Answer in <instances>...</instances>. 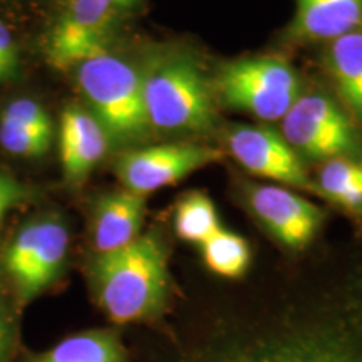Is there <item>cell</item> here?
Segmentation results:
<instances>
[{
	"label": "cell",
	"instance_id": "1",
	"mask_svg": "<svg viewBox=\"0 0 362 362\" xmlns=\"http://www.w3.org/2000/svg\"><path fill=\"white\" fill-rule=\"evenodd\" d=\"M148 362H362V260L312 296L178 315L149 327Z\"/></svg>",
	"mask_w": 362,
	"mask_h": 362
},
{
	"label": "cell",
	"instance_id": "2",
	"mask_svg": "<svg viewBox=\"0 0 362 362\" xmlns=\"http://www.w3.org/2000/svg\"><path fill=\"white\" fill-rule=\"evenodd\" d=\"M89 288L98 309L115 325L156 327L173 312L170 247L156 230L88 264Z\"/></svg>",
	"mask_w": 362,
	"mask_h": 362
},
{
	"label": "cell",
	"instance_id": "3",
	"mask_svg": "<svg viewBox=\"0 0 362 362\" xmlns=\"http://www.w3.org/2000/svg\"><path fill=\"white\" fill-rule=\"evenodd\" d=\"M143 98L151 129L202 134L215 124V86L189 54L165 52L141 71Z\"/></svg>",
	"mask_w": 362,
	"mask_h": 362
},
{
	"label": "cell",
	"instance_id": "4",
	"mask_svg": "<svg viewBox=\"0 0 362 362\" xmlns=\"http://www.w3.org/2000/svg\"><path fill=\"white\" fill-rule=\"evenodd\" d=\"M76 81L89 112L110 141L133 144L148 138L151 126L144 107L141 71L106 51L81 62Z\"/></svg>",
	"mask_w": 362,
	"mask_h": 362
},
{
	"label": "cell",
	"instance_id": "5",
	"mask_svg": "<svg viewBox=\"0 0 362 362\" xmlns=\"http://www.w3.org/2000/svg\"><path fill=\"white\" fill-rule=\"evenodd\" d=\"M71 233L57 215H42L22 225L4 252V272L21 305L51 288L64 274Z\"/></svg>",
	"mask_w": 362,
	"mask_h": 362
},
{
	"label": "cell",
	"instance_id": "6",
	"mask_svg": "<svg viewBox=\"0 0 362 362\" xmlns=\"http://www.w3.org/2000/svg\"><path fill=\"white\" fill-rule=\"evenodd\" d=\"M214 86L226 106L264 121L282 119L302 94L297 71L285 59L275 56L228 62L220 69Z\"/></svg>",
	"mask_w": 362,
	"mask_h": 362
},
{
	"label": "cell",
	"instance_id": "7",
	"mask_svg": "<svg viewBox=\"0 0 362 362\" xmlns=\"http://www.w3.org/2000/svg\"><path fill=\"white\" fill-rule=\"evenodd\" d=\"M282 136L297 155L312 160L357 158L362 153L359 129L324 94H300L282 117Z\"/></svg>",
	"mask_w": 362,
	"mask_h": 362
},
{
	"label": "cell",
	"instance_id": "8",
	"mask_svg": "<svg viewBox=\"0 0 362 362\" xmlns=\"http://www.w3.org/2000/svg\"><path fill=\"white\" fill-rule=\"evenodd\" d=\"M124 0H69L47 37L45 54L56 69H76L89 57L106 52V40Z\"/></svg>",
	"mask_w": 362,
	"mask_h": 362
},
{
	"label": "cell",
	"instance_id": "9",
	"mask_svg": "<svg viewBox=\"0 0 362 362\" xmlns=\"http://www.w3.org/2000/svg\"><path fill=\"white\" fill-rule=\"evenodd\" d=\"M220 158L218 149L203 144H156L123 153L116 163V173L124 189L146 197L156 189L175 185Z\"/></svg>",
	"mask_w": 362,
	"mask_h": 362
},
{
	"label": "cell",
	"instance_id": "10",
	"mask_svg": "<svg viewBox=\"0 0 362 362\" xmlns=\"http://www.w3.org/2000/svg\"><path fill=\"white\" fill-rule=\"evenodd\" d=\"M247 205L262 230L285 252L298 253L317 238L324 211L300 194L280 187H253Z\"/></svg>",
	"mask_w": 362,
	"mask_h": 362
},
{
	"label": "cell",
	"instance_id": "11",
	"mask_svg": "<svg viewBox=\"0 0 362 362\" xmlns=\"http://www.w3.org/2000/svg\"><path fill=\"white\" fill-rule=\"evenodd\" d=\"M230 153L240 165L262 178L315 192L300 156L282 134L262 126H235L226 134Z\"/></svg>",
	"mask_w": 362,
	"mask_h": 362
},
{
	"label": "cell",
	"instance_id": "12",
	"mask_svg": "<svg viewBox=\"0 0 362 362\" xmlns=\"http://www.w3.org/2000/svg\"><path fill=\"white\" fill-rule=\"evenodd\" d=\"M146 197L129 189L103 194L90 211L89 235L94 253L119 250L141 235Z\"/></svg>",
	"mask_w": 362,
	"mask_h": 362
},
{
	"label": "cell",
	"instance_id": "13",
	"mask_svg": "<svg viewBox=\"0 0 362 362\" xmlns=\"http://www.w3.org/2000/svg\"><path fill=\"white\" fill-rule=\"evenodd\" d=\"M110 138L98 119L81 107H66L59 121V156L69 183L88 178L110 148Z\"/></svg>",
	"mask_w": 362,
	"mask_h": 362
},
{
	"label": "cell",
	"instance_id": "14",
	"mask_svg": "<svg viewBox=\"0 0 362 362\" xmlns=\"http://www.w3.org/2000/svg\"><path fill=\"white\" fill-rule=\"evenodd\" d=\"M362 27V0H296L291 35L298 40H334Z\"/></svg>",
	"mask_w": 362,
	"mask_h": 362
},
{
	"label": "cell",
	"instance_id": "15",
	"mask_svg": "<svg viewBox=\"0 0 362 362\" xmlns=\"http://www.w3.org/2000/svg\"><path fill=\"white\" fill-rule=\"evenodd\" d=\"M25 362H131V354L119 330L99 327L72 334Z\"/></svg>",
	"mask_w": 362,
	"mask_h": 362
},
{
	"label": "cell",
	"instance_id": "16",
	"mask_svg": "<svg viewBox=\"0 0 362 362\" xmlns=\"http://www.w3.org/2000/svg\"><path fill=\"white\" fill-rule=\"evenodd\" d=\"M315 192L356 221H362V161L356 158L325 161L319 171Z\"/></svg>",
	"mask_w": 362,
	"mask_h": 362
},
{
	"label": "cell",
	"instance_id": "17",
	"mask_svg": "<svg viewBox=\"0 0 362 362\" xmlns=\"http://www.w3.org/2000/svg\"><path fill=\"white\" fill-rule=\"evenodd\" d=\"M327 64L341 96L362 117V27L330 40Z\"/></svg>",
	"mask_w": 362,
	"mask_h": 362
},
{
	"label": "cell",
	"instance_id": "18",
	"mask_svg": "<svg viewBox=\"0 0 362 362\" xmlns=\"http://www.w3.org/2000/svg\"><path fill=\"white\" fill-rule=\"evenodd\" d=\"M203 264L216 277L238 280L252 264V248L245 238L221 226L200 245Z\"/></svg>",
	"mask_w": 362,
	"mask_h": 362
},
{
	"label": "cell",
	"instance_id": "19",
	"mask_svg": "<svg viewBox=\"0 0 362 362\" xmlns=\"http://www.w3.org/2000/svg\"><path fill=\"white\" fill-rule=\"evenodd\" d=\"M173 228L183 242L200 247L221 228L214 202L203 193L187 194L176 206Z\"/></svg>",
	"mask_w": 362,
	"mask_h": 362
},
{
	"label": "cell",
	"instance_id": "20",
	"mask_svg": "<svg viewBox=\"0 0 362 362\" xmlns=\"http://www.w3.org/2000/svg\"><path fill=\"white\" fill-rule=\"evenodd\" d=\"M54 133L27 126L0 115V146L13 156L39 158L51 148Z\"/></svg>",
	"mask_w": 362,
	"mask_h": 362
},
{
	"label": "cell",
	"instance_id": "21",
	"mask_svg": "<svg viewBox=\"0 0 362 362\" xmlns=\"http://www.w3.org/2000/svg\"><path fill=\"white\" fill-rule=\"evenodd\" d=\"M13 341H16L13 312L0 285V362H11Z\"/></svg>",
	"mask_w": 362,
	"mask_h": 362
},
{
	"label": "cell",
	"instance_id": "22",
	"mask_svg": "<svg viewBox=\"0 0 362 362\" xmlns=\"http://www.w3.org/2000/svg\"><path fill=\"white\" fill-rule=\"evenodd\" d=\"M19 67V49L6 24L0 22V83L16 74Z\"/></svg>",
	"mask_w": 362,
	"mask_h": 362
},
{
	"label": "cell",
	"instance_id": "23",
	"mask_svg": "<svg viewBox=\"0 0 362 362\" xmlns=\"http://www.w3.org/2000/svg\"><path fill=\"white\" fill-rule=\"evenodd\" d=\"M24 198L25 189L21 187L19 181L6 173H0V221L6 218L12 208L21 205Z\"/></svg>",
	"mask_w": 362,
	"mask_h": 362
},
{
	"label": "cell",
	"instance_id": "24",
	"mask_svg": "<svg viewBox=\"0 0 362 362\" xmlns=\"http://www.w3.org/2000/svg\"><path fill=\"white\" fill-rule=\"evenodd\" d=\"M131 2H134V0H124V4H126V6H128V4H131Z\"/></svg>",
	"mask_w": 362,
	"mask_h": 362
}]
</instances>
